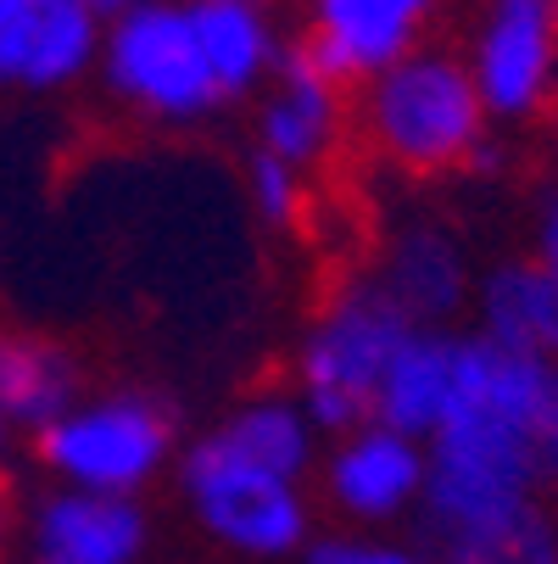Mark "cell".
Listing matches in <instances>:
<instances>
[{"mask_svg":"<svg viewBox=\"0 0 558 564\" xmlns=\"http://www.w3.org/2000/svg\"><path fill=\"white\" fill-rule=\"evenodd\" d=\"M73 409H78V364L40 336L0 330V420L12 431L40 436Z\"/></svg>","mask_w":558,"mask_h":564,"instance_id":"cell-14","label":"cell"},{"mask_svg":"<svg viewBox=\"0 0 558 564\" xmlns=\"http://www.w3.org/2000/svg\"><path fill=\"white\" fill-rule=\"evenodd\" d=\"M481 341L525 358H558V280L536 263L492 269L481 291Z\"/></svg>","mask_w":558,"mask_h":564,"instance_id":"cell-16","label":"cell"},{"mask_svg":"<svg viewBox=\"0 0 558 564\" xmlns=\"http://www.w3.org/2000/svg\"><path fill=\"white\" fill-rule=\"evenodd\" d=\"M558 480V358L458 341L452 402L425 453V531L530 503Z\"/></svg>","mask_w":558,"mask_h":564,"instance_id":"cell-1","label":"cell"},{"mask_svg":"<svg viewBox=\"0 0 558 564\" xmlns=\"http://www.w3.org/2000/svg\"><path fill=\"white\" fill-rule=\"evenodd\" d=\"M229 453H241L247 464L280 475V480H296L302 464L313 458V425L296 402L285 397H258L247 409H234L218 431H212Z\"/></svg>","mask_w":558,"mask_h":564,"instance_id":"cell-18","label":"cell"},{"mask_svg":"<svg viewBox=\"0 0 558 564\" xmlns=\"http://www.w3.org/2000/svg\"><path fill=\"white\" fill-rule=\"evenodd\" d=\"M174 447V420L151 397H101L40 431V458L73 480V492L129 498Z\"/></svg>","mask_w":558,"mask_h":564,"instance_id":"cell-4","label":"cell"},{"mask_svg":"<svg viewBox=\"0 0 558 564\" xmlns=\"http://www.w3.org/2000/svg\"><path fill=\"white\" fill-rule=\"evenodd\" d=\"M190 29H196V45H201V62L212 73L218 101L252 96L269 78V67L280 62L263 7H247V0H196Z\"/></svg>","mask_w":558,"mask_h":564,"instance_id":"cell-15","label":"cell"},{"mask_svg":"<svg viewBox=\"0 0 558 564\" xmlns=\"http://www.w3.org/2000/svg\"><path fill=\"white\" fill-rule=\"evenodd\" d=\"M414 336L408 313L396 307L374 280L347 285L325 318L313 325V336L302 341V402L307 425L318 431H358L374 414V391L391 369V358L403 352V341Z\"/></svg>","mask_w":558,"mask_h":564,"instance_id":"cell-3","label":"cell"},{"mask_svg":"<svg viewBox=\"0 0 558 564\" xmlns=\"http://www.w3.org/2000/svg\"><path fill=\"white\" fill-rule=\"evenodd\" d=\"M0 531H7V492H0Z\"/></svg>","mask_w":558,"mask_h":564,"instance_id":"cell-25","label":"cell"},{"mask_svg":"<svg viewBox=\"0 0 558 564\" xmlns=\"http://www.w3.org/2000/svg\"><path fill=\"white\" fill-rule=\"evenodd\" d=\"M107 85L134 101L151 118H201L218 107L212 73L201 62L196 29H190V7L174 0H140L134 12H123L107 34Z\"/></svg>","mask_w":558,"mask_h":564,"instance_id":"cell-5","label":"cell"},{"mask_svg":"<svg viewBox=\"0 0 558 564\" xmlns=\"http://www.w3.org/2000/svg\"><path fill=\"white\" fill-rule=\"evenodd\" d=\"M330 492L358 520H385L425 492V453L419 442L385 425H358L330 464Z\"/></svg>","mask_w":558,"mask_h":564,"instance_id":"cell-10","label":"cell"},{"mask_svg":"<svg viewBox=\"0 0 558 564\" xmlns=\"http://www.w3.org/2000/svg\"><path fill=\"white\" fill-rule=\"evenodd\" d=\"M436 0H313V29L296 40L307 67L330 85L380 78L408 56Z\"/></svg>","mask_w":558,"mask_h":564,"instance_id":"cell-7","label":"cell"},{"mask_svg":"<svg viewBox=\"0 0 558 564\" xmlns=\"http://www.w3.org/2000/svg\"><path fill=\"white\" fill-rule=\"evenodd\" d=\"M452 364H458V341L441 330H414L403 341V352L391 358L380 391H374V425L408 436V442H430L447 402H452Z\"/></svg>","mask_w":558,"mask_h":564,"instance_id":"cell-13","label":"cell"},{"mask_svg":"<svg viewBox=\"0 0 558 564\" xmlns=\"http://www.w3.org/2000/svg\"><path fill=\"white\" fill-rule=\"evenodd\" d=\"M145 547V520L129 498L56 492L34 514V558L45 564H134Z\"/></svg>","mask_w":558,"mask_h":564,"instance_id":"cell-9","label":"cell"},{"mask_svg":"<svg viewBox=\"0 0 558 564\" xmlns=\"http://www.w3.org/2000/svg\"><path fill=\"white\" fill-rule=\"evenodd\" d=\"M536 269H547L558 280V202H547L541 213V235H536Z\"/></svg>","mask_w":558,"mask_h":564,"instance_id":"cell-22","label":"cell"},{"mask_svg":"<svg viewBox=\"0 0 558 564\" xmlns=\"http://www.w3.org/2000/svg\"><path fill=\"white\" fill-rule=\"evenodd\" d=\"M363 123L385 163L408 174L469 169V156L486 140L481 90H474L469 67L441 51H408L396 67H385L369 85Z\"/></svg>","mask_w":558,"mask_h":564,"instance_id":"cell-2","label":"cell"},{"mask_svg":"<svg viewBox=\"0 0 558 564\" xmlns=\"http://www.w3.org/2000/svg\"><path fill=\"white\" fill-rule=\"evenodd\" d=\"M280 78H274V96L258 118V134H263V156H280L285 169H307L330 151L336 140V123H341V90L330 78H318L307 67V56L291 45V56L274 62Z\"/></svg>","mask_w":558,"mask_h":564,"instance_id":"cell-12","label":"cell"},{"mask_svg":"<svg viewBox=\"0 0 558 564\" xmlns=\"http://www.w3.org/2000/svg\"><path fill=\"white\" fill-rule=\"evenodd\" d=\"M552 7H558V0H552Z\"/></svg>","mask_w":558,"mask_h":564,"instance_id":"cell-28","label":"cell"},{"mask_svg":"<svg viewBox=\"0 0 558 564\" xmlns=\"http://www.w3.org/2000/svg\"><path fill=\"white\" fill-rule=\"evenodd\" d=\"M247 7H263V0H247Z\"/></svg>","mask_w":558,"mask_h":564,"instance_id":"cell-26","label":"cell"},{"mask_svg":"<svg viewBox=\"0 0 558 564\" xmlns=\"http://www.w3.org/2000/svg\"><path fill=\"white\" fill-rule=\"evenodd\" d=\"M29 564H45V558H29Z\"/></svg>","mask_w":558,"mask_h":564,"instance_id":"cell-27","label":"cell"},{"mask_svg":"<svg viewBox=\"0 0 558 564\" xmlns=\"http://www.w3.org/2000/svg\"><path fill=\"white\" fill-rule=\"evenodd\" d=\"M558 56V7L552 0H492V18L474 40V90L497 118H525L541 107Z\"/></svg>","mask_w":558,"mask_h":564,"instance_id":"cell-8","label":"cell"},{"mask_svg":"<svg viewBox=\"0 0 558 564\" xmlns=\"http://www.w3.org/2000/svg\"><path fill=\"white\" fill-rule=\"evenodd\" d=\"M7 447H12V425L0 420V458H7Z\"/></svg>","mask_w":558,"mask_h":564,"instance_id":"cell-24","label":"cell"},{"mask_svg":"<svg viewBox=\"0 0 558 564\" xmlns=\"http://www.w3.org/2000/svg\"><path fill=\"white\" fill-rule=\"evenodd\" d=\"M85 7L96 12V18H123V12H134L140 0H85Z\"/></svg>","mask_w":558,"mask_h":564,"instance_id":"cell-23","label":"cell"},{"mask_svg":"<svg viewBox=\"0 0 558 564\" xmlns=\"http://www.w3.org/2000/svg\"><path fill=\"white\" fill-rule=\"evenodd\" d=\"M430 564H558V531L536 503L469 520L452 531H425Z\"/></svg>","mask_w":558,"mask_h":564,"instance_id":"cell-17","label":"cell"},{"mask_svg":"<svg viewBox=\"0 0 558 564\" xmlns=\"http://www.w3.org/2000/svg\"><path fill=\"white\" fill-rule=\"evenodd\" d=\"M252 202H258V213L263 218H274V224H291L296 218V207H302V180H296V169H285L280 156H252Z\"/></svg>","mask_w":558,"mask_h":564,"instance_id":"cell-20","label":"cell"},{"mask_svg":"<svg viewBox=\"0 0 558 564\" xmlns=\"http://www.w3.org/2000/svg\"><path fill=\"white\" fill-rule=\"evenodd\" d=\"M101 51V18L85 0H34V23H29V62H23V85L51 90L78 78Z\"/></svg>","mask_w":558,"mask_h":564,"instance_id":"cell-19","label":"cell"},{"mask_svg":"<svg viewBox=\"0 0 558 564\" xmlns=\"http://www.w3.org/2000/svg\"><path fill=\"white\" fill-rule=\"evenodd\" d=\"M374 285L408 313L414 330H425V325H441V318H452L463 307L469 269H463L458 240L441 224H408L385 247V263H380Z\"/></svg>","mask_w":558,"mask_h":564,"instance_id":"cell-11","label":"cell"},{"mask_svg":"<svg viewBox=\"0 0 558 564\" xmlns=\"http://www.w3.org/2000/svg\"><path fill=\"white\" fill-rule=\"evenodd\" d=\"M185 492L201 525L247 553H291L307 531V509L296 498V480H280L241 453H229L218 436H201L185 458Z\"/></svg>","mask_w":558,"mask_h":564,"instance_id":"cell-6","label":"cell"},{"mask_svg":"<svg viewBox=\"0 0 558 564\" xmlns=\"http://www.w3.org/2000/svg\"><path fill=\"white\" fill-rule=\"evenodd\" d=\"M307 564H425V558H414V553H403V547H374V542H318V547H307Z\"/></svg>","mask_w":558,"mask_h":564,"instance_id":"cell-21","label":"cell"}]
</instances>
